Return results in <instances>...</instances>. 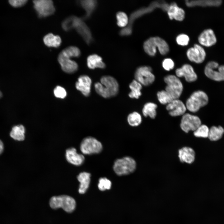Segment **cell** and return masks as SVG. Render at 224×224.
<instances>
[{
	"label": "cell",
	"instance_id": "obj_31",
	"mask_svg": "<svg viewBox=\"0 0 224 224\" xmlns=\"http://www.w3.org/2000/svg\"><path fill=\"white\" fill-rule=\"evenodd\" d=\"M157 96L159 101L163 105H167L174 100L171 95L165 90L158 91Z\"/></svg>",
	"mask_w": 224,
	"mask_h": 224
},
{
	"label": "cell",
	"instance_id": "obj_28",
	"mask_svg": "<svg viewBox=\"0 0 224 224\" xmlns=\"http://www.w3.org/2000/svg\"><path fill=\"white\" fill-rule=\"evenodd\" d=\"M142 86L136 80H133L129 85V87L131 90L128 94L129 97L133 99H138L142 95Z\"/></svg>",
	"mask_w": 224,
	"mask_h": 224
},
{
	"label": "cell",
	"instance_id": "obj_29",
	"mask_svg": "<svg viewBox=\"0 0 224 224\" xmlns=\"http://www.w3.org/2000/svg\"><path fill=\"white\" fill-rule=\"evenodd\" d=\"M224 133V129L221 126H213L209 129L208 138L212 141L221 139Z\"/></svg>",
	"mask_w": 224,
	"mask_h": 224
},
{
	"label": "cell",
	"instance_id": "obj_5",
	"mask_svg": "<svg viewBox=\"0 0 224 224\" xmlns=\"http://www.w3.org/2000/svg\"><path fill=\"white\" fill-rule=\"evenodd\" d=\"M49 205L54 209L62 208L68 213L73 212L76 207V202L72 197L63 195L52 197L50 199Z\"/></svg>",
	"mask_w": 224,
	"mask_h": 224
},
{
	"label": "cell",
	"instance_id": "obj_4",
	"mask_svg": "<svg viewBox=\"0 0 224 224\" xmlns=\"http://www.w3.org/2000/svg\"><path fill=\"white\" fill-rule=\"evenodd\" d=\"M208 97L207 94L201 90L194 92L187 100L185 105L189 111L195 113L200 108L207 105Z\"/></svg>",
	"mask_w": 224,
	"mask_h": 224
},
{
	"label": "cell",
	"instance_id": "obj_18",
	"mask_svg": "<svg viewBox=\"0 0 224 224\" xmlns=\"http://www.w3.org/2000/svg\"><path fill=\"white\" fill-rule=\"evenodd\" d=\"M65 157L68 162L76 166L82 165L85 160L84 156L78 153L74 147L69 148L66 150Z\"/></svg>",
	"mask_w": 224,
	"mask_h": 224
},
{
	"label": "cell",
	"instance_id": "obj_22",
	"mask_svg": "<svg viewBox=\"0 0 224 224\" xmlns=\"http://www.w3.org/2000/svg\"><path fill=\"white\" fill-rule=\"evenodd\" d=\"M91 174L83 172L80 173L77 176L78 180L80 182L78 192L80 194H84L88 189L90 182Z\"/></svg>",
	"mask_w": 224,
	"mask_h": 224
},
{
	"label": "cell",
	"instance_id": "obj_41",
	"mask_svg": "<svg viewBox=\"0 0 224 224\" xmlns=\"http://www.w3.org/2000/svg\"><path fill=\"white\" fill-rule=\"evenodd\" d=\"M4 146L2 141L0 139V155L2 153L4 150Z\"/></svg>",
	"mask_w": 224,
	"mask_h": 224
},
{
	"label": "cell",
	"instance_id": "obj_24",
	"mask_svg": "<svg viewBox=\"0 0 224 224\" xmlns=\"http://www.w3.org/2000/svg\"><path fill=\"white\" fill-rule=\"evenodd\" d=\"M143 48L145 52L151 56H154L156 52L157 44L155 37H151L144 43Z\"/></svg>",
	"mask_w": 224,
	"mask_h": 224
},
{
	"label": "cell",
	"instance_id": "obj_1",
	"mask_svg": "<svg viewBox=\"0 0 224 224\" xmlns=\"http://www.w3.org/2000/svg\"><path fill=\"white\" fill-rule=\"evenodd\" d=\"M61 25L63 29L66 31L72 29H75L88 45L93 42V39L91 30L82 18L74 15L70 16L63 21Z\"/></svg>",
	"mask_w": 224,
	"mask_h": 224
},
{
	"label": "cell",
	"instance_id": "obj_32",
	"mask_svg": "<svg viewBox=\"0 0 224 224\" xmlns=\"http://www.w3.org/2000/svg\"><path fill=\"white\" fill-rule=\"evenodd\" d=\"M127 121L130 126L133 127L137 126L142 123V116L138 112H133L130 113L128 115Z\"/></svg>",
	"mask_w": 224,
	"mask_h": 224
},
{
	"label": "cell",
	"instance_id": "obj_37",
	"mask_svg": "<svg viewBox=\"0 0 224 224\" xmlns=\"http://www.w3.org/2000/svg\"><path fill=\"white\" fill-rule=\"evenodd\" d=\"M176 41L177 44L180 45H187L189 41V36L185 34H181L178 35L176 37Z\"/></svg>",
	"mask_w": 224,
	"mask_h": 224
},
{
	"label": "cell",
	"instance_id": "obj_15",
	"mask_svg": "<svg viewBox=\"0 0 224 224\" xmlns=\"http://www.w3.org/2000/svg\"><path fill=\"white\" fill-rule=\"evenodd\" d=\"M166 109L169 115L172 117L183 115L187 110L185 105L179 99H174L166 105Z\"/></svg>",
	"mask_w": 224,
	"mask_h": 224
},
{
	"label": "cell",
	"instance_id": "obj_9",
	"mask_svg": "<svg viewBox=\"0 0 224 224\" xmlns=\"http://www.w3.org/2000/svg\"><path fill=\"white\" fill-rule=\"evenodd\" d=\"M205 75L213 80L220 82L224 81V65H219L214 61L208 62L205 67Z\"/></svg>",
	"mask_w": 224,
	"mask_h": 224
},
{
	"label": "cell",
	"instance_id": "obj_39",
	"mask_svg": "<svg viewBox=\"0 0 224 224\" xmlns=\"http://www.w3.org/2000/svg\"><path fill=\"white\" fill-rule=\"evenodd\" d=\"M162 65L163 68L167 71L173 69L175 67L174 62L170 58L164 59L162 61Z\"/></svg>",
	"mask_w": 224,
	"mask_h": 224
},
{
	"label": "cell",
	"instance_id": "obj_13",
	"mask_svg": "<svg viewBox=\"0 0 224 224\" xmlns=\"http://www.w3.org/2000/svg\"><path fill=\"white\" fill-rule=\"evenodd\" d=\"M186 55L190 61L199 64L204 61L206 53L204 49L201 45L195 44L193 47L190 48L187 50Z\"/></svg>",
	"mask_w": 224,
	"mask_h": 224
},
{
	"label": "cell",
	"instance_id": "obj_38",
	"mask_svg": "<svg viewBox=\"0 0 224 224\" xmlns=\"http://www.w3.org/2000/svg\"><path fill=\"white\" fill-rule=\"evenodd\" d=\"M54 93L55 96L58 98L63 99L67 95L65 89L60 86H56L54 89Z\"/></svg>",
	"mask_w": 224,
	"mask_h": 224
},
{
	"label": "cell",
	"instance_id": "obj_10",
	"mask_svg": "<svg viewBox=\"0 0 224 224\" xmlns=\"http://www.w3.org/2000/svg\"><path fill=\"white\" fill-rule=\"evenodd\" d=\"M101 143L97 139L91 137L84 138L81 143L80 149L84 154L91 155L100 152L102 150Z\"/></svg>",
	"mask_w": 224,
	"mask_h": 224
},
{
	"label": "cell",
	"instance_id": "obj_19",
	"mask_svg": "<svg viewBox=\"0 0 224 224\" xmlns=\"http://www.w3.org/2000/svg\"><path fill=\"white\" fill-rule=\"evenodd\" d=\"M195 156L194 150L189 147H183L178 151V157L180 161L182 163H192L194 161Z\"/></svg>",
	"mask_w": 224,
	"mask_h": 224
},
{
	"label": "cell",
	"instance_id": "obj_12",
	"mask_svg": "<svg viewBox=\"0 0 224 224\" xmlns=\"http://www.w3.org/2000/svg\"><path fill=\"white\" fill-rule=\"evenodd\" d=\"M201 124V120L198 116L187 113L183 115L180 125L183 131L188 133L190 131L194 132Z\"/></svg>",
	"mask_w": 224,
	"mask_h": 224
},
{
	"label": "cell",
	"instance_id": "obj_27",
	"mask_svg": "<svg viewBox=\"0 0 224 224\" xmlns=\"http://www.w3.org/2000/svg\"><path fill=\"white\" fill-rule=\"evenodd\" d=\"M157 105L153 102H148L145 104L142 109V113L145 117L149 116L152 119L156 118L157 113Z\"/></svg>",
	"mask_w": 224,
	"mask_h": 224
},
{
	"label": "cell",
	"instance_id": "obj_33",
	"mask_svg": "<svg viewBox=\"0 0 224 224\" xmlns=\"http://www.w3.org/2000/svg\"><path fill=\"white\" fill-rule=\"evenodd\" d=\"M157 44V49L160 53L162 55H165L169 51V45L166 42L160 37H155Z\"/></svg>",
	"mask_w": 224,
	"mask_h": 224
},
{
	"label": "cell",
	"instance_id": "obj_35",
	"mask_svg": "<svg viewBox=\"0 0 224 224\" xmlns=\"http://www.w3.org/2000/svg\"><path fill=\"white\" fill-rule=\"evenodd\" d=\"M209 129L205 124H201L194 132V136L197 137L206 138L208 137Z\"/></svg>",
	"mask_w": 224,
	"mask_h": 224
},
{
	"label": "cell",
	"instance_id": "obj_3",
	"mask_svg": "<svg viewBox=\"0 0 224 224\" xmlns=\"http://www.w3.org/2000/svg\"><path fill=\"white\" fill-rule=\"evenodd\" d=\"M96 92L105 98L114 96L118 94L119 91V85L116 79L108 75L102 76L100 82H97L94 84Z\"/></svg>",
	"mask_w": 224,
	"mask_h": 224
},
{
	"label": "cell",
	"instance_id": "obj_21",
	"mask_svg": "<svg viewBox=\"0 0 224 224\" xmlns=\"http://www.w3.org/2000/svg\"><path fill=\"white\" fill-rule=\"evenodd\" d=\"M80 3L86 12L85 15L82 18L84 20L88 19L91 17L96 10L97 5V1L95 0H81Z\"/></svg>",
	"mask_w": 224,
	"mask_h": 224
},
{
	"label": "cell",
	"instance_id": "obj_25",
	"mask_svg": "<svg viewBox=\"0 0 224 224\" xmlns=\"http://www.w3.org/2000/svg\"><path fill=\"white\" fill-rule=\"evenodd\" d=\"M44 44L49 47L58 48L62 42L60 37L58 35H54L51 33L46 35L43 39Z\"/></svg>",
	"mask_w": 224,
	"mask_h": 224
},
{
	"label": "cell",
	"instance_id": "obj_36",
	"mask_svg": "<svg viewBox=\"0 0 224 224\" xmlns=\"http://www.w3.org/2000/svg\"><path fill=\"white\" fill-rule=\"evenodd\" d=\"M111 181L105 177H102L99 179L98 184L99 189L101 191L110 189L111 187Z\"/></svg>",
	"mask_w": 224,
	"mask_h": 224
},
{
	"label": "cell",
	"instance_id": "obj_34",
	"mask_svg": "<svg viewBox=\"0 0 224 224\" xmlns=\"http://www.w3.org/2000/svg\"><path fill=\"white\" fill-rule=\"evenodd\" d=\"M116 18L117 25L121 27L124 28L129 23V20L127 14L123 12H119L116 13Z\"/></svg>",
	"mask_w": 224,
	"mask_h": 224
},
{
	"label": "cell",
	"instance_id": "obj_20",
	"mask_svg": "<svg viewBox=\"0 0 224 224\" xmlns=\"http://www.w3.org/2000/svg\"><path fill=\"white\" fill-rule=\"evenodd\" d=\"M167 14L170 20L181 21L185 17V12L182 8L178 7L175 2L171 3L169 6L167 10Z\"/></svg>",
	"mask_w": 224,
	"mask_h": 224
},
{
	"label": "cell",
	"instance_id": "obj_30",
	"mask_svg": "<svg viewBox=\"0 0 224 224\" xmlns=\"http://www.w3.org/2000/svg\"><path fill=\"white\" fill-rule=\"evenodd\" d=\"M222 1L220 0H208L194 1L192 3L186 4L188 6H201L217 7L220 5Z\"/></svg>",
	"mask_w": 224,
	"mask_h": 224
},
{
	"label": "cell",
	"instance_id": "obj_11",
	"mask_svg": "<svg viewBox=\"0 0 224 224\" xmlns=\"http://www.w3.org/2000/svg\"><path fill=\"white\" fill-rule=\"evenodd\" d=\"M33 3L34 8L39 18L48 16L55 12V8L52 0H34Z\"/></svg>",
	"mask_w": 224,
	"mask_h": 224
},
{
	"label": "cell",
	"instance_id": "obj_16",
	"mask_svg": "<svg viewBox=\"0 0 224 224\" xmlns=\"http://www.w3.org/2000/svg\"><path fill=\"white\" fill-rule=\"evenodd\" d=\"M91 83L90 77L86 75H82L78 78L75 86L84 96L87 97L90 94Z\"/></svg>",
	"mask_w": 224,
	"mask_h": 224
},
{
	"label": "cell",
	"instance_id": "obj_40",
	"mask_svg": "<svg viewBox=\"0 0 224 224\" xmlns=\"http://www.w3.org/2000/svg\"><path fill=\"white\" fill-rule=\"evenodd\" d=\"M27 2L26 0H10L9 1V3L13 7H18L22 6Z\"/></svg>",
	"mask_w": 224,
	"mask_h": 224
},
{
	"label": "cell",
	"instance_id": "obj_8",
	"mask_svg": "<svg viewBox=\"0 0 224 224\" xmlns=\"http://www.w3.org/2000/svg\"><path fill=\"white\" fill-rule=\"evenodd\" d=\"M135 80L142 85L148 86L154 82L155 77L150 66H142L137 68L135 73Z\"/></svg>",
	"mask_w": 224,
	"mask_h": 224
},
{
	"label": "cell",
	"instance_id": "obj_17",
	"mask_svg": "<svg viewBox=\"0 0 224 224\" xmlns=\"http://www.w3.org/2000/svg\"><path fill=\"white\" fill-rule=\"evenodd\" d=\"M198 42L201 45L209 47L214 45L217 38L213 30L210 29L204 30L198 37Z\"/></svg>",
	"mask_w": 224,
	"mask_h": 224
},
{
	"label": "cell",
	"instance_id": "obj_26",
	"mask_svg": "<svg viewBox=\"0 0 224 224\" xmlns=\"http://www.w3.org/2000/svg\"><path fill=\"white\" fill-rule=\"evenodd\" d=\"M25 133L24 127L22 125L19 124L12 127L10 135L14 140L21 141L25 139Z\"/></svg>",
	"mask_w": 224,
	"mask_h": 224
},
{
	"label": "cell",
	"instance_id": "obj_14",
	"mask_svg": "<svg viewBox=\"0 0 224 224\" xmlns=\"http://www.w3.org/2000/svg\"><path fill=\"white\" fill-rule=\"evenodd\" d=\"M175 73L177 77H184L188 82H194L197 79V74L192 66L189 64H184L181 68L176 69Z\"/></svg>",
	"mask_w": 224,
	"mask_h": 224
},
{
	"label": "cell",
	"instance_id": "obj_7",
	"mask_svg": "<svg viewBox=\"0 0 224 224\" xmlns=\"http://www.w3.org/2000/svg\"><path fill=\"white\" fill-rule=\"evenodd\" d=\"M164 81L166 84L165 90L174 99H179L183 90V85L179 78L174 75L169 74L164 77Z\"/></svg>",
	"mask_w": 224,
	"mask_h": 224
},
{
	"label": "cell",
	"instance_id": "obj_2",
	"mask_svg": "<svg viewBox=\"0 0 224 224\" xmlns=\"http://www.w3.org/2000/svg\"><path fill=\"white\" fill-rule=\"evenodd\" d=\"M81 53L80 49L75 46H70L63 49L59 54L58 60L62 70L68 73L76 72L78 68L77 63L71 58L80 57Z\"/></svg>",
	"mask_w": 224,
	"mask_h": 224
},
{
	"label": "cell",
	"instance_id": "obj_23",
	"mask_svg": "<svg viewBox=\"0 0 224 224\" xmlns=\"http://www.w3.org/2000/svg\"><path fill=\"white\" fill-rule=\"evenodd\" d=\"M87 64L88 68L91 69L96 68L104 69L106 67L102 58L96 54H91L87 57Z\"/></svg>",
	"mask_w": 224,
	"mask_h": 224
},
{
	"label": "cell",
	"instance_id": "obj_6",
	"mask_svg": "<svg viewBox=\"0 0 224 224\" xmlns=\"http://www.w3.org/2000/svg\"><path fill=\"white\" fill-rule=\"evenodd\" d=\"M136 167L135 160L129 156H125L116 160L113 166L115 173L118 175H127L133 172Z\"/></svg>",
	"mask_w": 224,
	"mask_h": 224
}]
</instances>
